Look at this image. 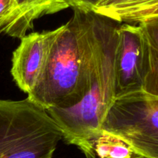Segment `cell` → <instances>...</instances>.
Instances as JSON below:
<instances>
[{
  "instance_id": "obj_1",
  "label": "cell",
  "mask_w": 158,
  "mask_h": 158,
  "mask_svg": "<svg viewBox=\"0 0 158 158\" xmlns=\"http://www.w3.org/2000/svg\"><path fill=\"white\" fill-rule=\"evenodd\" d=\"M119 25L94 12V45L83 98L71 107L46 110L61 130L64 141L77 147L87 158L96 157L94 142L116 98L114 58Z\"/></svg>"
},
{
  "instance_id": "obj_2",
  "label": "cell",
  "mask_w": 158,
  "mask_h": 158,
  "mask_svg": "<svg viewBox=\"0 0 158 158\" xmlns=\"http://www.w3.org/2000/svg\"><path fill=\"white\" fill-rule=\"evenodd\" d=\"M94 39V12L74 9L60 26L43 76L28 98L45 110L77 104L88 85Z\"/></svg>"
},
{
  "instance_id": "obj_3",
  "label": "cell",
  "mask_w": 158,
  "mask_h": 158,
  "mask_svg": "<svg viewBox=\"0 0 158 158\" xmlns=\"http://www.w3.org/2000/svg\"><path fill=\"white\" fill-rule=\"evenodd\" d=\"M61 139V130L46 110L28 97L0 100V158H47Z\"/></svg>"
},
{
  "instance_id": "obj_4",
  "label": "cell",
  "mask_w": 158,
  "mask_h": 158,
  "mask_svg": "<svg viewBox=\"0 0 158 158\" xmlns=\"http://www.w3.org/2000/svg\"><path fill=\"white\" fill-rule=\"evenodd\" d=\"M137 155L158 158V97L143 90L116 98L102 126Z\"/></svg>"
},
{
  "instance_id": "obj_5",
  "label": "cell",
  "mask_w": 158,
  "mask_h": 158,
  "mask_svg": "<svg viewBox=\"0 0 158 158\" xmlns=\"http://www.w3.org/2000/svg\"><path fill=\"white\" fill-rule=\"evenodd\" d=\"M114 58L116 98L142 90L145 48L138 25L122 23L117 28Z\"/></svg>"
},
{
  "instance_id": "obj_6",
  "label": "cell",
  "mask_w": 158,
  "mask_h": 158,
  "mask_svg": "<svg viewBox=\"0 0 158 158\" xmlns=\"http://www.w3.org/2000/svg\"><path fill=\"white\" fill-rule=\"evenodd\" d=\"M60 27L52 31L32 32L20 40L13 52L11 74L21 90L29 94L38 84L48 61L51 47Z\"/></svg>"
},
{
  "instance_id": "obj_7",
  "label": "cell",
  "mask_w": 158,
  "mask_h": 158,
  "mask_svg": "<svg viewBox=\"0 0 158 158\" xmlns=\"http://www.w3.org/2000/svg\"><path fill=\"white\" fill-rule=\"evenodd\" d=\"M15 17L5 33L20 39L33 29L36 19L70 7L67 0H15Z\"/></svg>"
},
{
  "instance_id": "obj_8",
  "label": "cell",
  "mask_w": 158,
  "mask_h": 158,
  "mask_svg": "<svg viewBox=\"0 0 158 158\" xmlns=\"http://www.w3.org/2000/svg\"><path fill=\"white\" fill-rule=\"evenodd\" d=\"M157 10L158 0H100L92 12L119 23L134 24Z\"/></svg>"
},
{
  "instance_id": "obj_9",
  "label": "cell",
  "mask_w": 158,
  "mask_h": 158,
  "mask_svg": "<svg viewBox=\"0 0 158 158\" xmlns=\"http://www.w3.org/2000/svg\"><path fill=\"white\" fill-rule=\"evenodd\" d=\"M145 48V70L142 90L158 97V15L137 23Z\"/></svg>"
},
{
  "instance_id": "obj_10",
  "label": "cell",
  "mask_w": 158,
  "mask_h": 158,
  "mask_svg": "<svg viewBox=\"0 0 158 158\" xmlns=\"http://www.w3.org/2000/svg\"><path fill=\"white\" fill-rule=\"evenodd\" d=\"M94 149L100 158H132L136 155L123 140L104 131L95 140Z\"/></svg>"
},
{
  "instance_id": "obj_11",
  "label": "cell",
  "mask_w": 158,
  "mask_h": 158,
  "mask_svg": "<svg viewBox=\"0 0 158 158\" xmlns=\"http://www.w3.org/2000/svg\"><path fill=\"white\" fill-rule=\"evenodd\" d=\"M16 14L15 0H0V33L6 32Z\"/></svg>"
},
{
  "instance_id": "obj_12",
  "label": "cell",
  "mask_w": 158,
  "mask_h": 158,
  "mask_svg": "<svg viewBox=\"0 0 158 158\" xmlns=\"http://www.w3.org/2000/svg\"><path fill=\"white\" fill-rule=\"evenodd\" d=\"M100 0H67L70 7L85 12H92Z\"/></svg>"
},
{
  "instance_id": "obj_13",
  "label": "cell",
  "mask_w": 158,
  "mask_h": 158,
  "mask_svg": "<svg viewBox=\"0 0 158 158\" xmlns=\"http://www.w3.org/2000/svg\"><path fill=\"white\" fill-rule=\"evenodd\" d=\"M132 158H149V157H145V156H142V155H137V154H136V155H135L134 157H133Z\"/></svg>"
},
{
  "instance_id": "obj_14",
  "label": "cell",
  "mask_w": 158,
  "mask_h": 158,
  "mask_svg": "<svg viewBox=\"0 0 158 158\" xmlns=\"http://www.w3.org/2000/svg\"><path fill=\"white\" fill-rule=\"evenodd\" d=\"M154 15H158V10L156 11V12H155L154 14H153V16H154Z\"/></svg>"
},
{
  "instance_id": "obj_15",
  "label": "cell",
  "mask_w": 158,
  "mask_h": 158,
  "mask_svg": "<svg viewBox=\"0 0 158 158\" xmlns=\"http://www.w3.org/2000/svg\"><path fill=\"white\" fill-rule=\"evenodd\" d=\"M53 157H54V156H50V157H47V158H53Z\"/></svg>"
}]
</instances>
